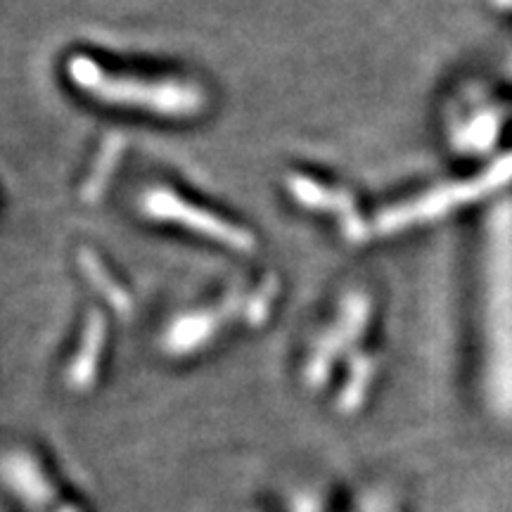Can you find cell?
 <instances>
[{"label":"cell","mask_w":512,"mask_h":512,"mask_svg":"<svg viewBox=\"0 0 512 512\" xmlns=\"http://www.w3.org/2000/svg\"><path fill=\"white\" fill-rule=\"evenodd\" d=\"M484 266L486 387L496 408L512 413V200L491 216Z\"/></svg>","instance_id":"obj_1"},{"label":"cell","mask_w":512,"mask_h":512,"mask_svg":"<svg viewBox=\"0 0 512 512\" xmlns=\"http://www.w3.org/2000/svg\"><path fill=\"white\" fill-rule=\"evenodd\" d=\"M143 209L145 214L155 216V219L178 223V226L195 230V233L204 235V238H211L221 242V245L240 249V252L254 249V238L247 230L219 219V216L211 214V211H202L200 207H195V204H188L169 190L147 192L143 197Z\"/></svg>","instance_id":"obj_3"},{"label":"cell","mask_w":512,"mask_h":512,"mask_svg":"<svg viewBox=\"0 0 512 512\" xmlns=\"http://www.w3.org/2000/svg\"><path fill=\"white\" fill-rule=\"evenodd\" d=\"M69 76L81 91L114 105L138 107L162 117H192L202 110L204 95L197 86L181 81H143L136 76L112 74L98 62L76 55L67 64Z\"/></svg>","instance_id":"obj_2"}]
</instances>
